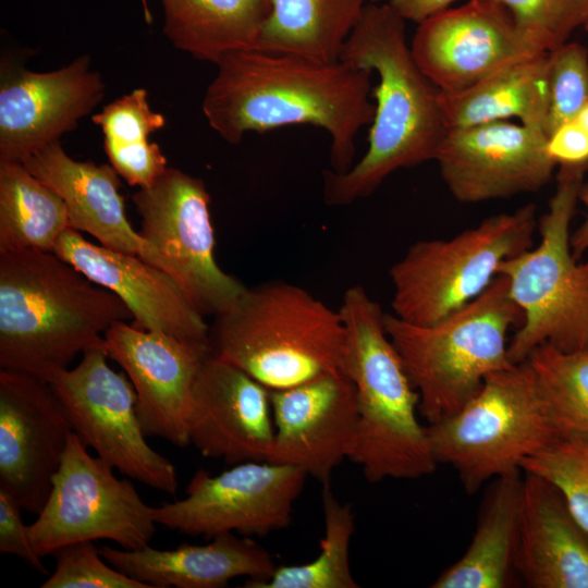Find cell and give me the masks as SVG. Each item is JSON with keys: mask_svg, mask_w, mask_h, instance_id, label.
I'll return each instance as SVG.
<instances>
[{"mask_svg": "<svg viewBox=\"0 0 588 588\" xmlns=\"http://www.w3.org/2000/svg\"><path fill=\"white\" fill-rule=\"evenodd\" d=\"M53 253L95 283L118 295L130 309L133 326L175 339L208 343L209 324L177 282L139 256L90 243L69 229Z\"/></svg>", "mask_w": 588, "mask_h": 588, "instance_id": "obj_21", "label": "cell"}, {"mask_svg": "<svg viewBox=\"0 0 588 588\" xmlns=\"http://www.w3.org/2000/svg\"><path fill=\"white\" fill-rule=\"evenodd\" d=\"M456 0H390L389 4L405 21L417 24L450 8Z\"/></svg>", "mask_w": 588, "mask_h": 588, "instance_id": "obj_39", "label": "cell"}, {"mask_svg": "<svg viewBox=\"0 0 588 588\" xmlns=\"http://www.w3.org/2000/svg\"><path fill=\"white\" fill-rule=\"evenodd\" d=\"M547 56L512 62L455 93L440 91L438 101L446 130L507 121L544 132L548 111Z\"/></svg>", "mask_w": 588, "mask_h": 588, "instance_id": "obj_25", "label": "cell"}, {"mask_svg": "<svg viewBox=\"0 0 588 588\" xmlns=\"http://www.w3.org/2000/svg\"><path fill=\"white\" fill-rule=\"evenodd\" d=\"M73 432L50 382L0 369V486L24 511L44 507Z\"/></svg>", "mask_w": 588, "mask_h": 588, "instance_id": "obj_14", "label": "cell"}, {"mask_svg": "<svg viewBox=\"0 0 588 588\" xmlns=\"http://www.w3.org/2000/svg\"><path fill=\"white\" fill-rule=\"evenodd\" d=\"M547 137L560 125L577 118L588 103V50L566 42L547 56Z\"/></svg>", "mask_w": 588, "mask_h": 588, "instance_id": "obj_35", "label": "cell"}, {"mask_svg": "<svg viewBox=\"0 0 588 588\" xmlns=\"http://www.w3.org/2000/svg\"><path fill=\"white\" fill-rule=\"evenodd\" d=\"M140 1H142L143 5H144V0H140Z\"/></svg>", "mask_w": 588, "mask_h": 588, "instance_id": "obj_44", "label": "cell"}, {"mask_svg": "<svg viewBox=\"0 0 588 588\" xmlns=\"http://www.w3.org/2000/svg\"><path fill=\"white\" fill-rule=\"evenodd\" d=\"M213 318L211 354L269 390L345 370L346 329L340 310L296 284L270 280L246 286Z\"/></svg>", "mask_w": 588, "mask_h": 588, "instance_id": "obj_5", "label": "cell"}, {"mask_svg": "<svg viewBox=\"0 0 588 588\" xmlns=\"http://www.w3.org/2000/svg\"><path fill=\"white\" fill-rule=\"evenodd\" d=\"M99 552L110 565L149 588H222L243 576L266 580L278 567L268 550L234 532L218 535L204 546L183 543L169 550L103 546Z\"/></svg>", "mask_w": 588, "mask_h": 588, "instance_id": "obj_24", "label": "cell"}, {"mask_svg": "<svg viewBox=\"0 0 588 588\" xmlns=\"http://www.w3.org/2000/svg\"><path fill=\"white\" fill-rule=\"evenodd\" d=\"M145 88H136L108 103L91 117L103 134L110 166L130 185L147 187L168 168L167 158L150 133L166 124L163 114L151 110Z\"/></svg>", "mask_w": 588, "mask_h": 588, "instance_id": "obj_30", "label": "cell"}, {"mask_svg": "<svg viewBox=\"0 0 588 588\" xmlns=\"http://www.w3.org/2000/svg\"><path fill=\"white\" fill-rule=\"evenodd\" d=\"M324 534L320 552L311 562L278 566L266 580L246 579V588H357L350 567V544L355 531V515L350 504L342 503L322 488Z\"/></svg>", "mask_w": 588, "mask_h": 588, "instance_id": "obj_31", "label": "cell"}, {"mask_svg": "<svg viewBox=\"0 0 588 588\" xmlns=\"http://www.w3.org/2000/svg\"><path fill=\"white\" fill-rule=\"evenodd\" d=\"M88 453L73 432L50 494L29 525L36 552L42 558L78 541L111 540L122 549L149 546L156 532L154 507L146 504L128 479Z\"/></svg>", "mask_w": 588, "mask_h": 588, "instance_id": "obj_10", "label": "cell"}, {"mask_svg": "<svg viewBox=\"0 0 588 588\" xmlns=\"http://www.w3.org/2000/svg\"><path fill=\"white\" fill-rule=\"evenodd\" d=\"M274 439L268 462L303 470L322 486L348 458L357 432L354 383L345 370L270 390Z\"/></svg>", "mask_w": 588, "mask_h": 588, "instance_id": "obj_19", "label": "cell"}, {"mask_svg": "<svg viewBox=\"0 0 588 588\" xmlns=\"http://www.w3.org/2000/svg\"><path fill=\"white\" fill-rule=\"evenodd\" d=\"M436 462L451 465L467 493L522 471V463L559 436L527 362L491 373L458 413L429 424Z\"/></svg>", "mask_w": 588, "mask_h": 588, "instance_id": "obj_9", "label": "cell"}, {"mask_svg": "<svg viewBox=\"0 0 588 588\" xmlns=\"http://www.w3.org/2000/svg\"><path fill=\"white\" fill-rule=\"evenodd\" d=\"M365 1L373 3V2H377L378 0H365Z\"/></svg>", "mask_w": 588, "mask_h": 588, "instance_id": "obj_42", "label": "cell"}, {"mask_svg": "<svg viewBox=\"0 0 588 588\" xmlns=\"http://www.w3.org/2000/svg\"><path fill=\"white\" fill-rule=\"evenodd\" d=\"M537 127L498 121L448 130L434 160L451 195L475 204L537 192L556 163Z\"/></svg>", "mask_w": 588, "mask_h": 588, "instance_id": "obj_16", "label": "cell"}, {"mask_svg": "<svg viewBox=\"0 0 588 588\" xmlns=\"http://www.w3.org/2000/svg\"><path fill=\"white\" fill-rule=\"evenodd\" d=\"M22 510L15 498L0 486V552L16 555L33 569L47 574L41 556L33 546L29 525L22 518Z\"/></svg>", "mask_w": 588, "mask_h": 588, "instance_id": "obj_37", "label": "cell"}, {"mask_svg": "<svg viewBox=\"0 0 588 588\" xmlns=\"http://www.w3.org/2000/svg\"><path fill=\"white\" fill-rule=\"evenodd\" d=\"M133 316L110 290L53 252L0 253V367L48 382Z\"/></svg>", "mask_w": 588, "mask_h": 588, "instance_id": "obj_3", "label": "cell"}, {"mask_svg": "<svg viewBox=\"0 0 588 588\" xmlns=\"http://www.w3.org/2000/svg\"><path fill=\"white\" fill-rule=\"evenodd\" d=\"M306 478L296 467L271 462L235 464L216 476L198 470L185 498L154 507L155 519L193 537L265 536L291 524Z\"/></svg>", "mask_w": 588, "mask_h": 588, "instance_id": "obj_13", "label": "cell"}, {"mask_svg": "<svg viewBox=\"0 0 588 588\" xmlns=\"http://www.w3.org/2000/svg\"><path fill=\"white\" fill-rule=\"evenodd\" d=\"M163 33L193 58L218 63L228 53L255 49L270 12L269 0H159ZM144 16L152 22L147 0Z\"/></svg>", "mask_w": 588, "mask_h": 588, "instance_id": "obj_27", "label": "cell"}, {"mask_svg": "<svg viewBox=\"0 0 588 588\" xmlns=\"http://www.w3.org/2000/svg\"><path fill=\"white\" fill-rule=\"evenodd\" d=\"M575 120L588 132V103L581 109Z\"/></svg>", "mask_w": 588, "mask_h": 588, "instance_id": "obj_41", "label": "cell"}, {"mask_svg": "<svg viewBox=\"0 0 588 588\" xmlns=\"http://www.w3.org/2000/svg\"><path fill=\"white\" fill-rule=\"evenodd\" d=\"M105 340L108 356L134 387L145 436L179 448L189 445L194 388L210 355L209 344L182 341L126 321L113 323Z\"/></svg>", "mask_w": 588, "mask_h": 588, "instance_id": "obj_17", "label": "cell"}, {"mask_svg": "<svg viewBox=\"0 0 588 588\" xmlns=\"http://www.w3.org/2000/svg\"><path fill=\"white\" fill-rule=\"evenodd\" d=\"M207 87L203 112L230 144L247 132L310 124L331 137L330 164L336 173L354 164L359 130L371 124L372 71L338 60H321L257 49L222 57Z\"/></svg>", "mask_w": 588, "mask_h": 588, "instance_id": "obj_1", "label": "cell"}, {"mask_svg": "<svg viewBox=\"0 0 588 588\" xmlns=\"http://www.w3.org/2000/svg\"><path fill=\"white\" fill-rule=\"evenodd\" d=\"M523 313L498 274L474 301L431 326L405 322L385 313L388 335L419 394L418 411L429 424L458 413L493 372L515 366L507 333Z\"/></svg>", "mask_w": 588, "mask_h": 588, "instance_id": "obj_6", "label": "cell"}, {"mask_svg": "<svg viewBox=\"0 0 588 588\" xmlns=\"http://www.w3.org/2000/svg\"><path fill=\"white\" fill-rule=\"evenodd\" d=\"M547 150L556 164H588V132L576 120L566 122L548 136Z\"/></svg>", "mask_w": 588, "mask_h": 588, "instance_id": "obj_38", "label": "cell"}, {"mask_svg": "<svg viewBox=\"0 0 588 588\" xmlns=\"http://www.w3.org/2000/svg\"><path fill=\"white\" fill-rule=\"evenodd\" d=\"M340 60L376 72L379 82L367 151L346 172H323L329 206L366 198L394 171L434 160L448 132L439 89L414 59L405 20L389 3L365 4Z\"/></svg>", "mask_w": 588, "mask_h": 588, "instance_id": "obj_2", "label": "cell"}, {"mask_svg": "<svg viewBox=\"0 0 588 588\" xmlns=\"http://www.w3.org/2000/svg\"><path fill=\"white\" fill-rule=\"evenodd\" d=\"M512 19L523 37L541 52L567 42L588 23V0H492Z\"/></svg>", "mask_w": 588, "mask_h": 588, "instance_id": "obj_34", "label": "cell"}, {"mask_svg": "<svg viewBox=\"0 0 588 588\" xmlns=\"http://www.w3.org/2000/svg\"><path fill=\"white\" fill-rule=\"evenodd\" d=\"M345 371L357 401V432L348 460L369 482L418 479L438 463L426 427L417 418L419 394L387 333L385 313L362 285L343 294Z\"/></svg>", "mask_w": 588, "mask_h": 588, "instance_id": "obj_4", "label": "cell"}, {"mask_svg": "<svg viewBox=\"0 0 588 588\" xmlns=\"http://www.w3.org/2000/svg\"><path fill=\"white\" fill-rule=\"evenodd\" d=\"M270 12L255 49L269 53L340 60L365 0H269Z\"/></svg>", "mask_w": 588, "mask_h": 588, "instance_id": "obj_28", "label": "cell"}, {"mask_svg": "<svg viewBox=\"0 0 588 588\" xmlns=\"http://www.w3.org/2000/svg\"><path fill=\"white\" fill-rule=\"evenodd\" d=\"M588 164L560 166L548 210L538 219L540 243L503 261L510 295L523 322L509 342L515 365L542 344L565 353H588V259L571 250V222Z\"/></svg>", "mask_w": 588, "mask_h": 588, "instance_id": "obj_7", "label": "cell"}, {"mask_svg": "<svg viewBox=\"0 0 588 588\" xmlns=\"http://www.w3.org/2000/svg\"><path fill=\"white\" fill-rule=\"evenodd\" d=\"M411 50L433 85L463 90L497 70L538 53L492 0H468L418 24Z\"/></svg>", "mask_w": 588, "mask_h": 588, "instance_id": "obj_18", "label": "cell"}, {"mask_svg": "<svg viewBox=\"0 0 588 588\" xmlns=\"http://www.w3.org/2000/svg\"><path fill=\"white\" fill-rule=\"evenodd\" d=\"M585 27H586V29L588 30V23L586 24V26H585Z\"/></svg>", "mask_w": 588, "mask_h": 588, "instance_id": "obj_43", "label": "cell"}, {"mask_svg": "<svg viewBox=\"0 0 588 588\" xmlns=\"http://www.w3.org/2000/svg\"><path fill=\"white\" fill-rule=\"evenodd\" d=\"M105 83L79 56L51 72H34L13 57L0 63V161L23 163L74 130L103 99Z\"/></svg>", "mask_w": 588, "mask_h": 588, "instance_id": "obj_15", "label": "cell"}, {"mask_svg": "<svg viewBox=\"0 0 588 588\" xmlns=\"http://www.w3.org/2000/svg\"><path fill=\"white\" fill-rule=\"evenodd\" d=\"M273 439L270 390L210 352L194 388L191 444L235 465L268 462Z\"/></svg>", "mask_w": 588, "mask_h": 588, "instance_id": "obj_20", "label": "cell"}, {"mask_svg": "<svg viewBox=\"0 0 588 588\" xmlns=\"http://www.w3.org/2000/svg\"><path fill=\"white\" fill-rule=\"evenodd\" d=\"M132 199L140 235L162 257L196 310L216 317L230 308L246 286L216 260L210 194L204 181L168 167Z\"/></svg>", "mask_w": 588, "mask_h": 588, "instance_id": "obj_11", "label": "cell"}, {"mask_svg": "<svg viewBox=\"0 0 588 588\" xmlns=\"http://www.w3.org/2000/svg\"><path fill=\"white\" fill-rule=\"evenodd\" d=\"M94 541H78L57 549L56 566L41 588H149L110 565Z\"/></svg>", "mask_w": 588, "mask_h": 588, "instance_id": "obj_36", "label": "cell"}, {"mask_svg": "<svg viewBox=\"0 0 588 588\" xmlns=\"http://www.w3.org/2000/svg\"><path fill=\"white\" fill-rule=\"evenodd\" d=\"M108 357L107 348L89 350L74 368L60 371L50 383L74 432L99 458L143 485L174 495L175 467L146 441L134 387L108 365Z\"/></svg>", "mask_w": 588, "mask_h": 588, "instance_id": "obj_12", "label": "cell"}, {"mask_svg": "<svg viewBox=\"0 0 588 588\" xmlns=\"http://www.w3.org/2000/svg\"><path fill=\"white\" fill-rule=\"evenodd\" d=\"M523 499L520 471L493 479L466 552L433 588H506L512 584Z\"/></svg>", "mask_w": 588, "mask_h": 588, "instance_id": "obj_26", "label": "cell"}, {"mask_svg": "<svg viewBox=\"0 0 588 588\" xmlns=\"http://www.w3.org/2000/svg\"><path fill=\"white\" fill-rule=\"evenodd\" d=\"M71 228L61 196L21 162L0 161V253L53 252Z\"/></svg>", "mask_w": 588, "mask_h": 588, "instance_id": "obj_29", "label": "cell"}, {"mask_svg": "<svg viewBox=\"0 0 588 588\" xmlns=\"http://www.w3.org/2000/svg\"><path fill=\"white\" fill-rule=\"evenodd\" d=\"M522 471L554 485L573 515L588 530V432L555 437L523 461Z\"/></svg>", "mask_w": 588, "mask_h": 588, "instance_id": "obj_33", "label": "cell"}, {"mask_svg": "<svg viewBox=\"0 0 588 588\" xmlns=\"http://www.w3.org/2000/svg\"><path fill=\"white\" fill-rule=\"evenodd\" d=\"M537 207L483 219L450 238L417 241L393 264L392 310L418 326L434 324L483 293L500 265L532 247Z\"/></svg>", "mask_w": 588, "mask_h": 588, "instance_id": "obj_8", "label": "cell"}, {"mask_svg": "<svg viewBox=\"0 0 588 588\" xmlns=\"http://www.w3.org/2000/svg\"><path fill=\"white\" fill-rule=\"evenodd\" d=\"M515 569L530 588H588V530L554 485L528 471Z\"/></svg>", "mask_w": 588, "mask_h": 588, "instance_id": "obj_23", "label": "cell"}, {"mask_svg": "<svg viewBox=\"0 0 588 588\" xmlns=\"http://www.w3.org/2000/svg\"><path fill=\"white\" fill-rule=\"evenodd\" d=\"M23 164L61 196L72 229L90 234L107 248L139 256L167 272L162 257L132 228L120 193L121 176L110 164L74 160L60 140L37 150Z\"/></svg>", "mask_w": 588, "mask_h": 588, "instance_id": "obj_22", "label": "cell"}, {"mask_svg": "<svg viewBox=\"0 0 588 588\" xmlns=\"http://www.w3.org/2000/svg\"><path fill=\"white\" fill-rule=\"evenodd\" d=\"M559 436L588 432V353H565L542 344L524 360Z\"/></svg>", "mask_w": 588, "mask_h": 588, "instance_id": "obj_32", "label": "cell"}, {"mask_svg": "<svg viewBox=\"0 0 588 588\" xmlns=\"http://www.w3.org/2000/svg\"><path fill=\"white\" fill-rule=\"evenodd\" d=\"M578 200L584 204L586 216L580 225L571 233V250L577 260L588 249V181H583L578 192Z\"/></svg>", "mask_w": 588, "mask_h": 588, "instance_id": "obj_40", "label": "cell"}]
</instances>
